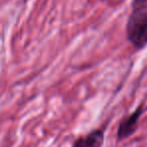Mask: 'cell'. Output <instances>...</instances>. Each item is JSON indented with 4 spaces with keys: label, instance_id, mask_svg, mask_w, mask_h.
<instances>
[{
    "label": "cell",
    "instance_id": "6da1fadb",
    "mask_svg": "<svg viewBox=\"0 0 147 147\" xmlns=\"http://www.w3.org/2000/svg\"><path fill=\"white\" fill-rule=\"evenodd\" d=\"M126 35L136 49L147 45V5L133 8L127 20Z\"/></svg>",
    "mask_w": 147,
    "mask_h": 147
},
{
    "label": "cell",
    "instance_id": "7a4b0ae2",
    "mask_svg": "<svg viewBox=\"0 0 147 147\" xmlns=\"http://www.w3.org/2000/svg\"><path fill=\"white\" fill-rule=\"evenodd\" d=\"M142 113L143 107L139 106L136 110L133 111L128 116H125L121 120L120 124L118 126V131H117V138H118L119 141L127 139L135 132L137 125H138V121L140 119Z\"/></svg>",
    "mask_w": 147,
    "mask_h": 147
},
{
    "label": "cell",
    "instance_id": "3957f363",
    "mask_svg": "<svg viewBox=\"0 0 147 147\" xmlns=\"http://www.w3.org/2000/svg\"><path fill=\"white\" fill-rule=\"evenodd\" d=\"M104 139L105 131L103 129H96L89 134L77 139L71 147H102Z\"/></svg>",
    "mask_w": 147,
    "mask_h": 147
},
{
    "label": "cell",
    "instance_id": "277c9868",
    "mask_svg": "<svg viewBox=\"0 0 147 147\" xmlns=\"http://www.w3.org/2000/svg\"><path fill=\"white\" fill-rule=\"evenodd\" d=\"M142 5H147V0H133L132 1V7H139Z\"/></svg>",
    "mask_w": 147,
    "mask_h": 147
}]
</instances>
